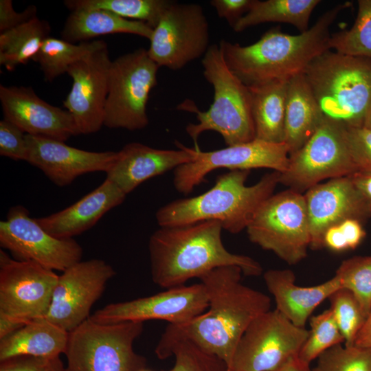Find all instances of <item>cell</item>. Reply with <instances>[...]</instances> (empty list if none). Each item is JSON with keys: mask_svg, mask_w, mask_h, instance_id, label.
<instances>
[{"mask_svg": "<svg viewBox=\"0 0 371 371\" xmlns=\"http://www.w3.org/2000/svg\"><path fill=\"white\" fill-rule=\"evenodd\" d=\"M242 274L240 267L228 266L202 276L207 311L187 322L168 324L155 350L157 357L168 358L173 344L190 341L218 357L227 367L249 325L271 307L268 295L241 283Z\"/></svg>", "mask_w": 371, "mask_h": 371, "instance_id": "1", "label": "cell"}, {"mask_svg": "<svg viewBox=\"0 0 371 371\" xmlns=\"http://www.w3.org/2000/svg\"><path fill=\"white\" fill-rule=\"evenodd\" d=\"M221 225L214 221L160 227L150 237L152 280L164 289L184 285L222 267L236 266L244 275L258 276L262 267L252 258L233 254L224 246Z\"/></svg>", "mask_w": 371, "mask_h": 371, "instance_id": "2", "label": "cell"}, {"mask_svg": "<svg viewBox=\"0 0 371 371\" xmlns=\"http://www.w3.org/2000/svg\"><path fill=\"white\" fill-rule=\"evenodd\" d=\"M349 5L346 2L335 5L299 34L284 33L277 26L249 45L242 46L224 39L218 45L229 69L247 87L289 80L303 73L313 59L330 49V27Z\"/></svg>", "mask_w": 371, "mask_h": 371, "instance_id": "3", "label": "cell"}, {"mask_svg": "<svg viewBox=\"0 0 371 371\" xmlns=\"http://www.w3.org/2000/svg\"><path fill=\"white\" fill-rule=\"evenodd\" d=\"M249 171L230 170L219 175L205 192L162 206L155 214L158 225L172 227L214 221L232 234L247 229L260 205L273 195L280 175L273 171L246 186Z\"/></svg>", "mask_w": 371, "mask_h": 371, "instance_id": "4", "label": "cell"}, {"mask_svg": "<svg viewBox=\"0 0 371 371\" xmlns=\"http://www.w3.org/2000/svg\"><path fill=\"white\" fill-rule=\"evenodd\" d=\"M324 117L362 127L371 104V60L327 50L303 72Z\"/></svg>", "mask_w": 371, "mask_h": 371, "instance_id": "5", "label": "cell"}, {"mask_svg": "<svg viewBox=\"0 0 371 371\" xmlns=\"http://www.w3.org/2000/svg\"><path fill=\"white\" fill-rule=\"evenodd\" d=\"M203 76L214 89L212 104L201 111L195 104L186 100L178 107L196 115L197 123L186 127L196 143L205 131L218 133L227 146L255 139L251 94L249 88L229 69L219 45H211L202 58Z\"/></svg>", "mask_w": 371, "mask_h": 371, "instance_id": "6", "label": "cell"}, {"mask_svg": "<svg viewBox=\"0 0 371 371\" xmlns=\"http://www.w3.org/2000/svg\"><path fill=\"white\" fill-rule=\"evenodd\" d=\"M144 322L100 324L89 317L69 333L65 371H139L146 359L133 349Z\"/></svg>", "mask_w": 371, "mask_h": 371, "instance_id": "7", "label": "cell"}, {"mask_svg": "<svg viewBox=\"0 0 371 371\" xmlns=\"http://www.w3.org/2000/svg\"><path fill=\"white\" fill-rule=\"evenodd\" d=\"M246 229L252 243L289 265L297 264L306 257L311 244L304 195L291 189L271 195Z\"/></svg>", "mask_w": 371, "mask_h": 371, "instance_id": "8", "label": "cell"}, {"mask_svg": "<svg viewBox=\"0 0 371 371\" xmlns=\"http://www.w3.org/2000/svg\"><path fill=\"white\" fill-rule=\"evenodd\" d=\"M159 68L144 48L111 61L104 126L128 131L148 126L147 103L157 85Z\"/></svg>", "mask_w": 371, "mask_h": 371, "instance_id": "9", "label": "cell"}, {"mask_svg": "<svg viewBox=\"0 0 371 371\" xmlns=\"http://www.w3.org/2000/svg\"><path fill=\"white\" fill-rule=\"evenodd\" d=\"M308 334L278 310H269L249 325L226 371H280L298 357Z\"/></svg>", "mask_w": 371, "mask_h": 371, "instance_id": "10", "label": "cell"}, {"mask_svg": "<svg viewBox=\"0 0 371 371\" xmlns=\"http://www.w3.org/2000/svg\"><path fill=\"white\" fill-rule=\"evenodd\" d=\"M357 170L348 146L346 127L324 117L303 146L289 155L280 183L301 193L324 179L347 177Z\"/></svg>", "mask_w": 371, "mask_h": 371, "instance_id": "11", "label": "cell"}, {"mask_svg": "<svg viewBox=\"0 0 371 371\" xmlns=\"http://www.w3.org/2000/svg\"><path fill=\"white\" fill-rule=\"evenodd\" d=\"M148 54L159 67L179 70L203 56L210 42V27L203 8L173 1L153 29Z\"/></svg>", "mask_w": 371, "mask_h": 371, "instance_id": "12", "label": "cell"}, {"mask_svg": "<svg viewBox=\"0 0 371 371\" xmlns=\"http://www.w3.org/2000/svg\"><path fill=\"white\" fill-rule=\"evenodd\" d=\"M0 245L16 260L62 272L82 256V248L74 238L52 236L20 205L11 207L6 219L0 221Z\"/></svg>", "mask_w": 371, "mask_h": 371, "instance_id": "13", "label": "cell"}, {"mask_svg": "<svg viewBox=\"0 0 371 371\" xmlns=\"http://www.w3.org/2000/svg\"><path fill=\"white\" fill-rule=\"evenodd\" d=\"M196 150V156L193 161L174 170L173 184L179 192L190 193L216 169L270 168L282 173L289 161V148L285 143H271L256 139L215 150Z\"/></svg>", "mask_w": 371, "mask_h": 371, "instance_id": "14", "label": "cell"}, {"mask_svg": "<svg viewBox=\"0 0 371 371\" xmlns=\"http://www.w3.org/2000/svg\"><path fill=\"white\" fill-rule=\"evenodd\" d=\"M115 275L113 267L101 259L73 265L58 276L49 307L42 318L72 331L90 317L92 306Z\"/></svg>", "mask_w": 371, "mask_h": 371, "instance_id": "15", "label": "cell"}, {"mask_svg": "<svg viewBox=\"0 0 371 371\" xmlns=\"http://www.w3.org/2000/svg\"><path fill=\"white\" fill-rule=\"evenodd\" d=\"M58 275L32 262L0 251V313L28 323L43 317Z\"/></svg>", "mask_w": 371, "mask_h": 371, "instance_id": "16", "label": "cell"}, {"mask_svg": "<svg viewBox=\"0 0 371 371\" xmlns=\"http://www.w3.org/2000/svg\"><path fill=\"white\" fill-rule=\"evenodd\" d=\"M208 304L205 287L200 282L167 289L150 296L111 303L89 317L100 324L161 319L178 324L204 313Z\"/></svg>", "mask_w": 371, "mask_h": 371, "instance_id": "17", "label": "cell"}, {"mask_svg": "<svg viewBox=\"0 0 371 371\" xmlns=\"http://www.w3.org/2000/svg\"><path fill=\"white\" fill-rule=\"evenodd\" d=\"M111 63L106 45L67 70L72 86L63 106L72 115L80 135L94 133L104 126Z\"/></svg>", "mask_w": 371, "mask_h": 371, "instance_id": "18", "label": "cell"}, {"mask_svg": "<svg viewBox=\"0 0 371 371\" xmlns=\"http://www.w3.org/2000/svg\"><path fill=\"white\" fill-rule=\"evenodd\" d=\"M313 249L323 247L325 232L346 219L361 223L371 217V202L347 177L331 179L307 190L304 195Z\"/></svg>", "mask_w": 371, "mask_h": 371, "instance_id": "19", "label": "cell"}, {"mask_svg": "<svg viewBox=\"0 0 371 371\" xmlns=\"http://www.w3.org/2000/svg\"><path fill=\"white\" fill-rule=\"evenodd\" d=\"M3 118L26 134L65 142L80 135L72 115L40 98L31 87L0 85Z\"/></svg>", "mask_w": 371, "mask_h": 371, "instance_id": "20", "label": "cell"}, {"mask_svg": "<svg viewBox=\"0 0 371 371\" xmlns=\"http://www.w3.org/2000/svg\"><path fill=\"white\" fill-rule=\"evenodd\" d=\"M27 161L40 169L55 185L71 184L78 177L93 172H107L117 152H93L76 148L64 142L42 136L25 135Z\"/></svg>", "mask_w": 371, "mask_h": 371, "instance_id": "21", "label": "cell"}, {"mask_svg": "<svg viewBox=\"0 0 371 371\" xmlns=\"http://www.w3.org/2000/svg\"><path fill=\"white\" fill-rule=\"evenodd\" d=\"M177 144L178 150H164L129 143L117 151V159L106 173V179L127 194L145 181L195 159L196 148Z\"/></svg>", "mask_w": 371, "mask_h": 371, "instance_id": "22", "label": "cell"}, {"mask_svg": "<svg viewBox=\"0 0 371 371\" xmlns=\"http://www.w3.org/2000/svg\"><path fill=\"white\" fill-rule=\"evenodd\" d=\"M126 196L106 178L98 188L71 205L35 219L52 236L73 238L91 228L106 212L122 203Z\"/></svg>", "mask_w": 371, "mask_h": 371, "instance_id": "23", "label": "cell"}, {"mask_svg": "<svg viewBox=\"0 0 371 371\" xmlns=\"http://www.w3.org/2000/svg\"><path fill=\"white\" fill-rule=\"evenodd\" d=\"M263 278L275 299L276 309L299 327H304L316 307L341 288L336 276L315 286H298L290 269H270L264 273Z\"/></svg>", "mask_w": 371, "mask_h": 371, "instance_id": "24", "label": "cell"}, {"mask_svg": "<svg viewBox=\"0 0 371 371\" xmlns=\"http://www.w3.org/2000/svg\"><path fill=\"white\" fill-rule=\"evenodd\" d=\"M324 119L304 74L290 78L287 84L284 137L289 155L303 146Z\"/></svg>", "mask_w": 371, "mask_h": 371, "instance_id": "25", "label": "cell"}, {"mask_svg": "<svg viewBox=\"0 0 371 371\" xmlns=\"http://www.w3.org/2000/svg\"><path fill=\"white\" fill-rule=\"evenodd\" d=\"M69 333L49 321L32 320L0 340V361L17 356L53 359L65 353Z\"/></svg>", "mask_w": 371, "mask_h": 371, "instance_id": "26", "label": "cell"}, {"mask_svg": "<svg viewBox=\"0 0 371 371\" xmlns=\"http://www.w3.org/2000/svg\"><path fill=\"white\" fill-rule=\"evenodd\" d=\"M153 29L146 23L122 18L102 9H76L67 17L61 38L71 43L100 36L125 33L150 38Z\"/></svg>", "mask_w": 371, "mask_h": 371, "instance_id": "27", "label": "cell"}, {"mask_svg": "<svg viewBox=\"0 0 371 371\" xmlns=\"http://www.w3.org/2000/svg\"><path fill=\"white\" fill-rule=\"evenodd\" d=\"M288 80H273L248 87L255 139L284 143Z\"/></svg>", "mask_w": 371, "mask_h": 371, "instance_id": "28", "label": "cell"}, {"mask_svg": "<svg viewBox=\"0 0 371 371\" xmlns=\"http://www.w3.org/2000/svg\"><path fill=\"white\" fill-rule=\"evenodd\" d=\"M319 0H254L249 12L233 27L236 32L269 22L289 23L300 33L309 29L310 16Z\"/></svg>", "mask_w": 371, "mask_h": 371, "instance_id": "29", "label": "cell"}, {"mask_svg": "<svg viewBox=\"0 0 371 371\" xmlns=\"http://www.w3.org/2000/svg\"><path fill=\"white\" fill-rule=\"evenodd\" d=\"M49 23L36 17L0 34V65L8 71L34 59L49 36Z\"/></svg>", "mask_w": 371, "mask_h": 371, "instance_id": "30", "label": "cell"}, {"mask_svg": "<svg viewBox=\"0 0 371 371\" xmlns=\"http://www.w3.org/2000/svg\"><path fill=\"white\" fill-rule=\"evenodd\" d=\"M106 45L103 40L74 44L62 38L49 36L33 60L40 65L45 80L51 82L67 73L69 67L76 62Z\"/></svg>", "mask_w": 371, "mask_h": 371, "instance_id": "31", "label": "cell"}, {"mask_svg": "<svg viewBox=\"0 0 371 371\" xmlns=\"http://www.w3.org/2000/svg\"><path fill=\"white\" fill-rule=\"evenodd\" d=\"M170 0H66L64 5L76 9H102L122 18L146 23L154 29L171 4Z\"/></svg>", "mask_w": 371, "mask_h": 371, "instance_id": "32", "label": "cell"}, {"mask_svg": "<svg viewBox=\"0 0 371 371\" xmlns=\"http://www.w3.org/2000/svg\"><path fill=\"white\" fill-rule=\"evenodd\" d=\"M355 21L349 30L330 35V49L371 60V0H359Z\"/></svg>", "mask_w": 371, "mask_h": 371, "instance_id": "33", "label": "cell"}, {"mask_svg": "<svg viewBox=\"0 0 371 371\" xmlns=\"http://www.w3.org/2000/svg\"><path fill=\"white\" fill-rule=\"evenodd\" d=\"M310 327L308 336L297 357L307 365L328 349L344 342L330 308L311 316Z\"/></svg>", "mask_w": 371, "mask_h": 371, "instance_id": "34", "label": "cell"}, {"mask_svg": "<svg viewBox=\"0 0 371 371\" xmlns=\"http://www.w3.org/2000/svg\"><path fill=\"white\" fill-rule=\"evenodd\" d=\"M335 276L341 288L354 294L366 318L371 309V256H355L343 261Z\"/></svg>", "mask_w": 371, "mask_h": 371, "instance_id": "35", "label": "cell"}, {"mask_svg": "<svg viewBox=\"0 0 371 371\" xmlns=\"http://www.w3.org/2000/svg\"><path fill=\"white\" fill-rule=\"evenodd\" d=\"M328 300L330 308L344 337V345L352 346L366 319L358 300L350 291L344 288L335 291Z\"/></svg>", "mask_w": 371, "mask_h": 371, "instance_id": "36", "label": "cell"}, {"mask_svg": "<svg viewBox=\"0 0 371 371\" xmlns=\"http://www.w3.org/2000/svg\"><path fill=\"white\" fill-rule=\"evenodd\" d=\"M311 371H371V348L336 345L321 354Z\"/></svg>", "mask_w": 371, "mask_h": 371, "instance_id": "37", "label": "cell"}, {"mask_svg": "<svg viewBox=\"0 0 371 371\" xmlns=\"http://www.w3.org/2000/svg\"><path fill=\"white\" fill-rule=\"evenodd\" d=\"M175 356L174 366L167 371H226L225 363L190 341H180L170 348L168 357Z\"/></svg>", "mask_w": 371, "mask_h": 371, "instance_id": "38", "label": "cell"}, {"mask_svg": "<svg viewBox=\"0 0 371 371\" xmlns=\"http://www.w3.org/2000/svg\"><path fill=\"white\" fill-rule=\"evenodd\" d=\"M26 133L12 122L0 121V155L13 160L27 161Z\"/></svg>", "mask_w": 371, "mask_h": 371, "instance_id": "39", "label": "cell"}, {"mask_svg": "<svg viewBox=\"0 0 371 371\" xmlns=\"http://www.w3.org/2000/svg\"><path fill=\"white\" fill-rule=\"evenodd\" d=\"M348 146L358 170H371V130L346 128Z\"/></svg>", "mask_w": 371, "mask_h": 371, "instance_id": "40", "label": "cell"}, {"mask_svg": "<svg viewBox=\"0 0 371 371\" xmlns=\"http://www.w3.org/2000/svg\"><path fill=\"white\" fill-rule=\"evenodd\" d=\"M37 8L35 5H29L21 12H16L11 0L0 1V32L22 25L36 17Z\"/></svg>", "mask_w": 371, "mask_h": 371, "instance_id": "41", "label": "cell"}, {"mask_svg": "<svg viewBox=\"0 0 371 371\" xmlns=\"http://www.w3.org/2000/svg\"><path fill=\"white\" fill-rule=\"evenodd\" d=\"M254 0H212L210 5L217 15L224 19L233 28L250 10Z\"/></svg>", "mask_w": 371, "mask_h": 371, "instance_id": "42", "label": "cell"}, {"mask_svg": "<svg viewBox=\"0 0 371 371\" xmlns=\"http://www.w3.org/2000/svg\"><path fill=\"white\" fill-rule=\"evenodd\" d=\"M52 359L17 356L1 361L0 371H47Z\"/></svg>", "mask_w": 371, "mask_h": 371, "instance_id": "43", "label": "cell"}, {"mask_svg": "<svg viewBox=\"0 0 371 371\" xmlns=\"http://www.w3.org/2000/svg\"><path fill=\"white\" fill-rule=\"evenodd\" d=\"M349 249H355L363 240L366 233L362 223L356 219H346L339 224Z\"/></svg>", "mask_w": 371, "mask_h": 371, "instance_id": "44", "label": "cell"}, {"mask_svg": "<svg viewBox=\"0 0 371 371\" xmlns=\"http://www.w3.org/2000/svg\"><path fill=\"white\" fill-rule=\"evenodd\" d=\"M323 246L336 252L349 249L339 224L330 227L325 232L323 237Z\"/></svg>", "mask_w": 371, "mask_h": 371, "instance_id": "45", "label": "cell"}, {"mask_svg": "<svg viewBox=\"0 0 371 371\" xmlns=\"http://www.w3.org/2000/svg\"><path fill=\"white\" fill-rule=\"evenodd\" d=\"M348 177L357 189L371 202V170H358Z\"/></svg>", "mask_w": 371, "mask_h": 371, "instance_id": "46", "label": "cell"}, {"mask_svg": "<svg viewBox=\"0 0 371 371\" xmlns=\"http://www.w3.org/2000/svg\"><path fill=\"white\" fill-rule=\"evenodd\" d=\"M26 324L27 323L0 313V340L19 330Z\"/></svg>", "mask_w": 371, "mask_h": 371, "instance_id": "47", "label": "cell"}, {"mask_svg": "<svg viewBox=\"0 0 371 371\" xmlns=\"http://www.w3.org/2000/svg\"><path fill=\"white\" fill-rule=\"evenodd\" d=\"M353 346L371 348V309L355 337Z\"/></svg>", "mask_w": 371, "mask_h": 371, "instance_id": "48", "label": "cell"}, {"mask_svg": "<svg viewBox=\"0 0 371 371\" xmlns=\"http://www.w3.org/2000/svg\"><path fill=\"white\" fill-rule=\"evenodd\" d=\"M280 371H311L309 365L300 361L297 357L291 359Z\"/></svg>", "mask_w": 371, "mask_h": 371, "instance_id": "49", "label": "cell"}, {"mask_svg": "<svg viewBox=\"0 0 371 371\" xmlns=\"http://www.w3.org/2000/svg\"><path fill=\"white\" fill-rule=\"evenodd\" d=\"M47 371H65V368L59 357L50 360Z\"/></svg>", "mask_w": 371, "mask_h": 371, "instance_id": "50", "label": "cell"}, {"mask_svg": "<svg viewBox=\"0 0 371 371\" xmlns=\"http://www.w3.org/2000/svg\"><path fill=\"white\" fill-rule=\"evenodd\" d=\"M363 127H365L369 130H371V104L366 113Z\"/></svg>", "mask_w": 371, "mask_h": 371, "instance_id": "51", "label": "cell"}, {"mask_svg": "<svg viewBox=\"0 0 371 371\" xmlns=\"http://www.w3.org/2000/svg\"><path fill=\"white\" fill-rule=\"evenodd\" d=\"M139 371H149V370H145V369H142V370H140Z\"/></svg>", "mask_w": 371, "mask_h": 371, "instance_id": "52", "label": "cell"}]
</instances>
